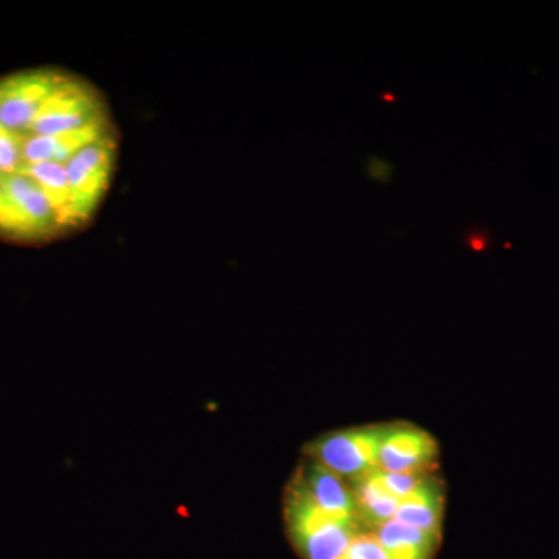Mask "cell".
Returning a JSON list of instances; mask_svg holds the SVG:
<instances>
[{"label": "cell", "mask_w": 559, "mask_h": 559, "mask_svg": "<svg viewBox=\"0 0 559 559\" xmlns=\"http://www.w3.org/2000/svg\"><path fill=\"white\" fill-rule=\"evenodd\" d=\"M285 521L304 559H340L355 533L362 530L320 509L294 477L285 492Z\"/></svg>", "instance_id": "obj_1"}, {"label": "cell", "mask_w": 559, "mask_h": 559, "mask_svg": "<svg viewBox=\"0 0 559 559\" xmlns=\"http://www.w3.org/2000/svg\"><path fill=\"white\" fill-rule=\"evenodd\" d=\"M294 479L299 481L307 495L331 516L362 527L358 506L347 480L310 459L301 463L294 474Z\"/></svg>", "instance_id": "obj_4"}, {"label": "cell", "mask_w": 559, "mask_h": 559, "mask_svg": "<svg viewBox=\"0 0 559 559\" xmlns=\"http://www.w3.org/2000/svg\"><path fill=\"white\" fill-rule=\"evenodd\" d=\"M340 559H389L374 533L359 530L349 540L347 549Z\"/></svg>", "instance_id": "obj_8"}, {"label": "cell", "mask_w": 559, "mask_h": 559, "mask_svg": "<svg viewBox=\"0 0 559 559\" xmlns=\"http://www.w3.org/2000/svg\"><path fill=\"white\" fill-rule=\"evenodd\" d=\"M439 448L426 430L389 426L382 440L378 468L385 473L428 474Z\"/></svg>", "instance_id": "obj_3"}, {"label": "cell", "mask_w": 559, "mask_h": 559, "mask_svg": "<svg viewBox=\"0 0 559 559\" xmlns=\"http://www.w3.org/2000/svg\"><path fill=\"white\" fill-rule=\"evenodd\" d=\"M426 476H428V474H399L382 471V479H384L385 487H388L389 491L399 500L411 495Z\"/></svg>", "instance_id": "obj_9"}, {"label": "cell", "mask_w": 559, "mask_h": 559, "mask_svg": "<svg viewBox=\"0 0 559 559\" xmlns=\"http://www.w3.org/2000/svg\"><path fill=\"white\" fill-rule=\"evenodd\" d=\"M384 547L389 559H430L439 546L440 536L401 524L396 520L371 530Z\"/></svg>", "instance_id": "obj_7"}, {"label": "cell", "mask_w": 559, "mask_h": 559, "mask_svg": "<svg viewBox=\"0 0 559 559\" xmlns=\"http://www.w3.org/2000/svg\"><path fill=\"white\" fill-rule=\"evenodd\" d=\"M444 495L439 480L426 476L411 495L400 500L395 520L440 536Z\"/></svg>", "instance_id": "obj_5"}, {"label": "cell", "mask_w": 559, "mask_h": 559, "mask_svg": "<svg viewBox=\"0 0 559 559\" xmlns=\"http://www.w3.org/2000/svg\"><path fill=\"white\" fill-rule=\"evenodd\" d=\"M352 491L362 525L373 530L395 520L400 500L385 487L380 468L371 469L358 479L352 480Z\"/></svg>", "instance_id": "obj_6"}, {"label": "cell", "mask_w": 559, "mask_h": 559, "mask_svg": "<svg viewBox=\"0 0 559 559\" xmlns=\"http://www.w3.org/2000/svg\"><path fill=\"white\" fill-rule=\"evenodd\" d=\"M389 426L340 430L310 441L305 455L345 480H355L378 468L382 440Z\"/></svg>", "instance_id": "obj_2"}]
</instances>
